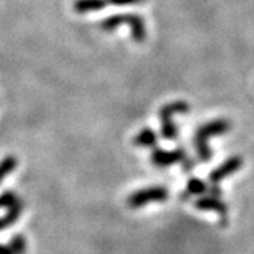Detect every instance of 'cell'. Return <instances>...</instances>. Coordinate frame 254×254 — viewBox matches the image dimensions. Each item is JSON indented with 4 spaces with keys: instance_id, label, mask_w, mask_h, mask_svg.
Here are the masks:
<instances>
[{
    "instance_id": "cell-13",
    "label": "cell",
    "mask_w": 254,
    "mask_h": 254,
    "mask_svg": "<svg viewBox=\"0 0 254 254\" xmlns=\"http://www.w3.org/2000/svg\"><path fill=\"white\" fill-rule=\"evenodd\" d=\"M9 247L13 254H26V247H27L26 239H24V236L16 235L11 239Z\"/></svg>"
},
{
    "instance_id": "cell-16",
    "label": "cell",
    "mask_w": 254,
    "mask_h": 254,
    "mask_svg": "<svg viewBox=\"0 0 254 254\" xmlns=\"http://www.w3.org/2000/svg\"><path fill=\"white\" fill-rule=\"evenodd\" d=\"M108 3L115 6H128V4H138L143 3V0H108Z\"/></svg>"
},
{
    "instance_id": "cell-2",
    "label": "cell",
    "mask_w": 254,
    "mask_h": 254,
    "mask_svg": "<svg viewBox=\"0 0 254 254\" xmlns=\"http://www.w3.org/2000/svg\"><path fill=\"white\" fill-rule=\"evenodd\" d=\"M168 196H170V192L167 188H164V187H148V188H143V190L133 192L128 196L127 203L130 208L133 209L143 208L151 202H164V200L168 199Z\"/></svg>"
},
{
    "instance_id": "cell-18",
    "label": "cell",
    "mask_w": 254,
    "mask_h": 254,
    "mask_svg": "<svg viewBox=\"0 0 254 254\" xmlns=\"http://www.w3.org/2000/svg\"><path fill=\"white\" fill-rule=\"evenodd\" d=\"M7 226H9V225H7V222L4 220V218L0 219V230H3V229H6V227H7Z\"/></svg>"
},
{
    "instance_id": "cell-4",
    "label": "cell",
    "mask_w": 254,
    "mask_h": 254,
    "mask_svg": "<svg viewBox=\"0 0 254 254\" xmlns=\"http://www.w3.org/2000/svg\"><path fill=\"white\" fill-rule=\"evenodd\" d=\"M185 160H187V153L184 148L167 151V150L155 147L151 153V163L154 164L155 167H160V168H165V167H170V165H174L177 163H184Z\"/></svg>"
},
{
    "instance_id": "cell-6",
    "label": "cell",
    "mask_w": 254,
    "mask_h": 254,
    "mask_svg": "<svg viewBox=\"0 0 254 254\" xmlns=\"http://www.w3.org/2000/svg\"><path fill=\"white\" fill-rule=\"evenodd\" d=\"M123 24H127L131 31V38L136 43H143L147 36L144 20L138 14H123Z\"/></svg>"
},
{
    "instance_id": "cell-9",
    "label": "cell",
    "mask_w": 254,
    "mask_h": 254,
    "mask_svg": "<svg viewBox=\"0 0 254 254\" xmlns=\"http://www.w3.org/2000/svg\"><path fill=\"white\" fill-rule=\"evenodd\" d=\"M158 116H160V120H161V136H163L164 140H170V141L177 140L178 128L174 123V116L163 115V113H158Z\"/></svg>"
},
{
    "instance_id": "cell-5",
    "label": "cell",
    "mask_w": 254,
    "mask_h": 254,
    "mask_svg": "<svg viewBox=\"0 0 254 254\" xmlns=\"http://www.w3.org/2000/svg\"><path fill=\"white\" fill-rule=\"evenodd\" d=\"M195 206L199 210H212V212H216L219 213V216L222 218H226L229 208L227 205L220 199L219 196H213V195H209V196H202L199 199L195 202Z\"/></svg>"
},
{
    "instance_id": "cell-14",
    "label": "cell",
    "mask_w": 254,
    "mask_h": 254,
    "mask_svg": "<svg viewBox=\"0 0 254 254\" xmlns=\"http://www.w3.org/2000/svg\"><path fill=\"white\" fill-rule=\"evenodd\" d=\"M21 210H23V203H21V200H18L17 203H14L11 208L7 209V213H6V216H4V220L7 222V225H13L18 218H20V213H21Z\"/></svg>"
},
{
    "instance_id": "cell-15",
    "label": "cell",
    "mask_w": 254,
    "mask_h": 254,
    "mask_svg": "<svg viewBox=\"0 0 254 254\" xmlns=\"http://www.w3.org/2000/svg\"><path fill=\"white\" fill-rule=\"evenodd\" d=\"M17 195L14 193V192H3L1 195H0V208H11L14 203H17L18 202Z\"/></svg>"
},
{
    "instance_id": "cell-1",
    "label": "cell",
    "mask_w": 254,
    "mask_h": 254,
    "mask_svg": "<svg viewBox=\"0 0 254 254\" xmlns=\"http://www.w3.org/2000/svg\"><path fill=\"white\" fill-rule=\"evenodd\" d=\"M230 122L226 119H215L210 120L208 123L202 125V126L196 130L195 137H193V144H195V150L198 158L202 163H209L212 158V150L209 147V140L212 137H218L226 134L230 130Z\"/></svg>"
},
{
    "instance_id": "cell-3",
    "label": "cell",
    "mask_w": 254,
    "mask_h": 254,
    "mask_svg": "<svg viewBox=\"0 0 254 254\" xmlns=\"http://www.w3.org/2000/svg\"><path fill=\"white\" fill-rule=\"evenodd\" d=\"M242 167H243V158L240 155H233V157L227 158L226 161H223L209 174L210 185H219L223 180H226L230 175L236 174Z\"/></svg>"
},
{
    "instance_id": "cell-12",
    "label": "cell",
    "mask_w": 254,
    "mask_h": 254,
    "mask_svg": "<svg viewBox=\"0 0 254 254\" xmlns=\"http://www.w3.org/2000/svg\"><path fill=\"white\" fill-rule=\"evenodd\" d=\"M99 26L105 31H113L120 26H123V14H113L110 17L105 18Z\"/></svg>"
},
{
    "instance_id": "cell-11",
    "label": "cell",
    "mask_w": 254,
    "mask_h": 254,
    "mask_svg": "<svg viewBox=\"0 0 254 254\" xmlns=\"http://www.w3.org/2000/svg\"><path fill=\"white\" fill-rule=\"evenodd\" d=\"M16 167H17V160H16V157H13V155L6 157V158L0 163V182L4 180V177H7L10 173H13Z\"/></svg>"
},
{
    "instance_id": "cell-8",
    "label": "cell",
    "mask_w": 254,
    "mask_h": 254,
    "mask_svg": "<svg viewBox=\"0 0 254 254\" xmlns=\"http://www.w3.org/2000/svg\"><path fill=\"white\" fill-rule=\"evenodd\" d=\"M108 0H75L73 1V10L76 13H89V11H98L106 7Z\"/></svg>"
},
{
    "instance_id": "cell-7",
    "label": "cell",
    "mask_w": 254,
    "mask_h": 254,
    "mask_svg": "<svg viewBox=\"0 0 254 254\" xmlns=\"http://www.w3.org/2000/svg\"><path fill=\"white\" fill-rule=\"evenodd\" d=\"M157 140H158V137H157V133H155L154 130L150 128V127H145L141 131L137 133L133 143L137 147H141V148H155Z\"/></svg>"
},
{
    "instance_id": "cell-17",
    "label": "cell",
    "mask_w": 254,
    "mask_h": 254,
    "mask_svg": "<svg viewBox=\"0 0 254 254\" xmlns=\"http://www.w3.org/2000/svg\"><path fill=\"white\" fill-rule=\"evenodd\" d=\"M0 254H13V253H11L10 247H7V246H0Z\"/></svg>"
},
{
    "instance_id": "cell-10",
    "label": "cell",
    "mask_w": 254,
    "mask_h": 254,
    "mask_svg": "<svg viewBox=\"0 0 254 254\" xmlns=\"http://www.w3.org/2000/svg\"><path fill=\"white\" fill-rule=\"evenodd\" d=\"M209 190L208 184L199 178H190L187 184V193L188 195H205Z\"/></svg>"
}]
</instances>
